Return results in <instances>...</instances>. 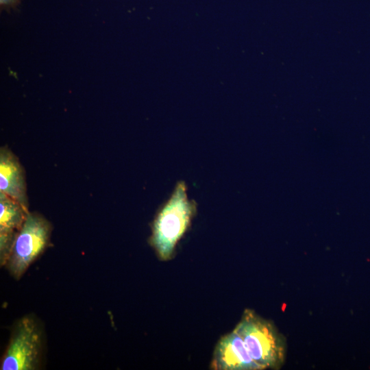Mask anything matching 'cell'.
<instances>
[{"instance_id": "7", "label": "cell", "mask_w": 370, "mask_h": 370, "mask_svg": "<svg viewBox=\"0 0 370 370\" xmlns=\"http://www.w3.org/2000/svg\"><path fill=\"white\" fill-rule=\"evenodd\" d=\"M29 210L0 192V264L4 267L14 238L22 227Z\"/></svg>"}, {"instance_id": "5", "label": "cell", "mask_w": 370, "mask_h": 370, "mask_svg": "<svg viewBox=\"0 0 370 370\" xmlns=\"http://www.w3.org/2000/svg\"><path fill=\"white\" fill-rule=\"evenodd\" d=\"M212 368L217 370L260 369L251 357L242 338L234 330L218 342Z\"/></svg>"}, {"instance_id": "3", "label": "cell", "mask_w": 370, "mask_h": 370, "mask_svg": "<svg viewBox=\"0 0 370 370\" xmlns=\"http://www.w3.org/2000/svg\"><path fill=\"white\" fill-rule=\"evenodd\" d=\"M51 223L41 214L29 211L17 233L4 267L19 280L50 244Z\"/></svg>"}, {"instance_id": "4", "label": "cell", "mask_w": 370, "mask_h": 370, "mask_svg": "<svg viewBox=\"0 0 370 370\" xmlns=\"http://www.w3.org/2000/svg\"><path fill=\"white\" fill-rule=\"evenodd\" d=\"M42 330L31 315L19 319L12 331L3 354L1 370H37L44 352Z\"/></svg>"}, {"instance_id": "6", "label": "cell", "mask_w": 370, "mask_h": 370, "mask_svg": "<svg viewBox=\"0 0 370 370\" xmlns=\"http://www.w3.org/2000/svg\"><path fill=\"white\" fill-rule=\"evenodd\" d=\"M0 192L29 210L25 170L18 157L6 146L0 149Z\"/></svg>"}, {"instance_id": "2", "label": "cell", "mask_w": 370, "mask_h": 370, "mask_svg": "<svg viewBox=\"0 0 370 370\" xmlns=\"http://www.w3.org/2000/svg\"><path fill=\"white\" fill-rule=\"evenodd\" d=\"M243 339L260 369H277L284 362V341L274 325L251 310H246L234 330Z\"/></svg>"}, {"instance_id": "1", "label": "cell", "mask_w": 370, "mask_h": 370, "mask_svg": "<svg viewBox=\"0 0 370 370\" xmlns=\"http://www.w3.org/2000/svg\"><path fill=\"white\" fill-rule=\"evenodd\" d=\"M196 212L197 204L188 198L186 183L178 182L170 197L158 211L151 226L149 243L160 260L172 258Z\"/></svg>"}]
</instances>
